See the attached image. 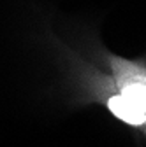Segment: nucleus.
<instances>
[{
	"instance_id": "obj_3",
	"label": "nucleus",
	"mask_w": 146,
	"mask_h": 147,
	"mask_svg": "<svg viewBox=\"0 0 146 147\" xmlns=\"http://www.w3.org/2000/svg\"><path fill=\"white\" fill-rule=\"evenodd\" d=\"M143 130H144V133H146V126H144V128H143Z\"/></svg>"
},
{
	"instance_id": "obj_2",
	"label": "nucleus",
	"mask_w": 146,
	"mask_h": 147,
	"mask_svg": "<svg viewBox=\"0 0 146 147\" xmlns=\"http://www.w3.org/2000/svg\"><path fill=\"white\" fill-rule=\"evenodd\" d=\"M92 91L97 95L99 102L104 103V107L111 112L116 119L121 123L134 126V128H144L146 126V114H143L139 109H136L129 100H127L115 84L113 77L102 76V74L93 72L90 77Z\"/></svg>"
},
{
	"instance_id": "obj_1",
	"label": "nucleus",
	"mask_w": 146,
	"mask_h": 147,
	"mask_svg": "<svg viewBox=\"0 0 146 147\" xmlns=\"http://www.w3.org/2000/svg\"><path fill=\"white\" fill-rule=\"evenodd\" d=\"M107 65L118 91L146 114V65L116 54H107Z\"/></svg>"
}]
</instances>
